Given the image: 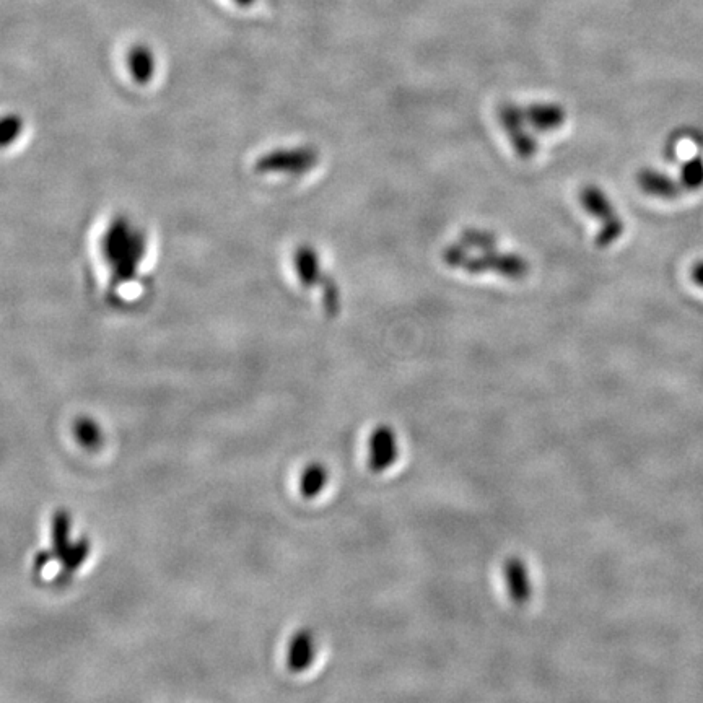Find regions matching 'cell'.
<instances>
[{
    "instance_id": "6da1fadb",
    "label": "cell",
    "mask_w": 703,
    "mask_h": 703,
    "mask_svg": "<svg viewBox=\"0 0 703 703\" xmlns=\"http://www.w3.org/2000/svg\"><path fill=\"white\" fill-rule=\"evenodd\" d=\"M147 251V238L126 217H116L101 241V253L111 269V287L121 289L136 279Z\"/></svg>"
},
{
    "instance_id": "7a4b0ae2",
    "label": "cell",
    "mask_w": 703,
    "mask_h": 703,
    "mask_svg": "<svg viewBox=\"0 0 703 703\" xmlns=\"http://www.w3.org/2000/svg\"><path fill=\"white\" fill-rule=\"evenodd\" d=\"M481 256H474L463 243L448 246L443 261L455 269H464L471 274L495 271L511 280H521L529 274V262L516 254L497 253L495 248L482 249Z\"/></svg>"
},
{
    "instance_id": "3957f363",
    "label": "cell",
    "mask_w": 703,
    "mask_h": 703,
    "mask_svg": "<svg viewBox=\"0 0 703 703\" xmlns=\"http://www.w3.org/2000/svg\"><path fill=\"white\" fill-rule=\"evenodd\" d=\"M580 202L583 209L603 223L596 235V245L599 248H607L614 245L616 241L621 240L624 235L625 225L621 215L617 214L616 207L612 204L611 199L607 197L603 189L598 186H586L581 189Z\"/></svg>"
},
{
    "instance_id": "277c9868",
    "label": "cell",
    "mask_w": 703,
    "mask_h": 703,
    "mask_svg": "<svg viewBox=\"0 0 703 703\" xmlns=\"http://www.w3.org/2000/svg\"><path fill=\"white\" fill-rule=\"evenodd\" d=\"M295 271H297L298 279L305 285L306 289H311L315 285L321 284L323 287V302L324 310L328 316L334 318L341 311V292L337 289L336 282L329 279L328 276L323 277L321 267H319V258L315 249L310 246H300L295 253Z\"/></svg>"
},
{
    "instance_id": "5b68a950",
    "label": "cell",
    "mask_w": 703,
    "mask_h": 703,
    "mask_svg": "<svg viewBox=\"0 0 703 703\" xmlns=\"http://www.w3.org/2000/svg\"><path fill=\"white\" fill-rule=\"evenodd\" d=\"M319 163L315 147H297L267 153L256 162V171L262 175H305Z\"/></svg>"
},
{
    "instance_id": "8992f818",
    "label": "cell",
    "mask_w": 703,
    "mask_h": 703,
    "mask_svg": "<svg viewBox=\"0 0 703 703\" xmlns=\"http://www.w3.org/2000/svg\"><path fill=\"white\" fill-rule=\"evenodd\" d=\"M498 119H500V124L505 132L510 136L511 145L518 153V157L521 160H531L538 152V142L524 131L526 118H524L523 108L516 106L515 103H503L498 108Z\"/></svg>"
},
{
    "instance_id": "52a82bcc",
    "label": "cell",
    "mask_w": 703,
    "mask_h": 703,
    "mask_svg": "<svg viewBox=\"0 0 703 703\" xmlns=\"http://www.w3.org/2000/svg\"><path fill=\"white\" fill-rule=\"evenodd\" d=\"M399 458L398 435L388 425H380L368 438V466L373 472L388 471Z\"/></svg>"
},
{
    "instance_id": "ba28073f",
    "label": "cell",
    "mask_w": 703,
    "mask_h": 703,
    "mask_svg": "<svg viewBox=\"0 0 703 703\" xmlns=\"http://www.w3.org/2000/svg\"><path fill=\"white\" fill-rule=\"evenodd\" d=\"M502 575L511 601L515 604H520V606L528 603L531 596H533V585H531L529 570L523 559L510 557V559L505 560V564L502 567Z\"/></svg>"
},
{
    "instance_id": "9c48e42d",
    "label": "cell",
    "mask_w": 703,
    "mask_h": 703,
    "mask_svg": "<svg viewBox=\"0 0 703 703\" xmlns=\"http://www.w3.org/2000/svg\"><path fill=\"white\" fill-rule=\"evenodd\" d=\"M637 184L638 188L648 196L666 199V201H673L681 194V183H677L671 176L653 168H643L637 175Z\"/></svg>"
},
{
    "instance_id": "30bf717a",
    "label": "cell",
    "mask_w": 703,
    "mask_h": 703,
    "mask_svg": "<svg viewBox=\"0 0 703 703\" xmlns=\"http://www.w3.org/2000/svg\"><path fill=\"white\" fill-rule=\"evenodd\" d=\"M523 111L526 123L531 124L538 132L557 131L559 127L564 126L567 119L564 106L557 103H536Z\"/></svg>"
},
{
    "instance_id": "8fae6325",
    "label": "cell",
    "mask_w": 703,
    "mask_h": 703,
    "mask_svg": "<svg viewBox=\"0 0 703 703\" xmlns=\"http://www.w3.org/2000/svg\"><path fill=\"white\" fill-rule=\"evenodd\" d=\"M316 651H318V643H316L315 635L310 634L308 630H302L293 637L289 647V668L295 673H302L310 668L311 664L315 663Z\"/></svg>"
},
{
    "instance_id": "7c38bea8",
    "label": "cell",
    "mask_w": 703,
    "mask_h": 703,
    "mask_svg": "<svg viewBox=\"0 0 703 703\" xmlns=\"http://www.w3.org/2000/svg\"><path fill=\"white\" fill-rule=\"evenodd\" d=\"M127 66L137 83H149L155 74V56L145 44H137L127 54Z\"/></svg>"
},
{
    "instance_id": "4fadbf2b",
    "label": "cell",
    "mask_w": 703,
    "mask_h": 703,
    "mask_svg": "<svg viewBox=\"0 0 703 703\" xmlns=\"http://www.w3.org/2000/svg\"><path fill=\"white\" fill-rule=\"evenodd\" d=\"M329 484V471L326 466L313 463L303 471L300 477V492L305 498H316Z\"/></svg>"
},
{
    "instance_id": "5bb4252c",
    "label": "cell",
    "mask_w": 703,
    "mask_h": 703,
    "mask_svg": "<svg viewBox=\"0 0 703 703\" xmlns=\"http://www.w3.org/2000/svg\"><path fill=\"white\" fill-rule=\"evenodd\" d=\"M681 186L687 191H699L703 186V158H690L681 168Z\"/></svg>"
},
{
    "instance_id": "9a60e30c",
    "label": "cell",
    "mask_w": 703,
    "mask_h": 703,
    "mask_svg": "<svg viewBox=\"0 0 703 703\" xmlns=\"http://www.w3.org/2000/svg\"><path fill=\"white\" fill-rule=\"evenodd\" d=\"M23 119L18 114H9L0 118V149H5L14 144L18 137L22 136Z\"/></svg>"
},
{
    "instance_id": "2e32d148",
    "label": "cell",
    "mask_w": 703,
    "mask_h": 703,
    "mask_svg": "<svg viewBox=\"0 0 703 703\" xmlns=\"http://www.w3.org/2000/svg\"><path fill=\"white\" fill-rule=\"evenodd\" d=\"M692 280L695 284L699 285L700 289H703V261L697 262L694 267H692V272H690Z\"/></svg>"
},
{
    "instance_id": "e0dca14e",
    "label": "cell",
    "mask_w": 703,
    "mask_h": 703,
    "mask_svg": "<svg viewBox=\"0 0 703 703\" xmlns=\"http://www.w3.org/2000/svg\"><path fill=\"white\" fill-rule=\"evenodd\" d=\"M236 5H240V7H251V5L256 2V0H233Z\"/></svg>"
}]
</instances>
